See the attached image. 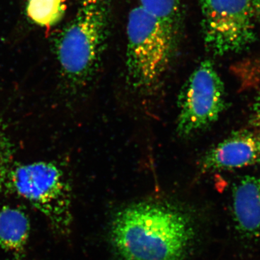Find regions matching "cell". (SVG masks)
Wrapping results in <instances>:
<instances>
[{
	"mask_svg": "<svg viewBox=\"0 0 260 260\" xmlns=\"http://www.w3.org/2000/svg\"><path fill=\"white\" fill-rule=\"evenodd\" d=\"M194 236L189 218L160 202L126 207L116 214L111 227L113 247L123 260H181Z\"/></svg>",
	"mask_w": 260,
	"mask_h": 260,
	"instance_id": "1",
	"label": "cell"
},
{
	"mask_svg": "<svg viewBox=\"0 0 260 260\" xmlns=\"http://www.w3.org/2000/svg\"><path fill=\"white\" fill-rule=\"evenodd\" d=\"M107 0H82L74 18L56 39V58L64 79L81 88L93 80L109 34Z\"/></svg>",
	"mask_w": 260,
	"mask_h": 260,
	"instance_id": "2",
	"label": "cell"
},
{
	"mask_svg": "<svg viewBox=\"0 0 260 260\" xmlns=\"http://www.w3.org/2000/svg\"><path fill=\"white\" fill-rule=\"evenodd\" d=\"M126 35L128 81L139 93H154L172 64L178 35L140 5L129 13Z\"/></svg>",
	"mask_w": 260,
	"mask_h": 260,
	"instance_id": "3",
	"label": "cell"
},
{
	"mask_svg": "<svg viewBox=\"0 0 260 260\" xmlns=\"http://www.w3.org/2000/svg\"><path fill=\"white\" fill-rule=\"evenodd\" d=\"M12 191L42 214L53 231L65 234L73 221L71 189L64 172L51 162L15 168L10 176Z\"/></svg>",
	"mask_w": 260,
	"mask_h": 260,
	"instance_id": "4",
	"label": "cell"
},
{
	"mask_svg": "<svg viewBox=\"0 0 260 260\" xmlns=\"http://www.w3.org/2000/svg\"><path fill=\"white\" fill-rule=\"evenodd\" d=\"M205 47L213 55L243 52L254 42L251 0H200Z\"/></svg>",
	"mask_w": 260,
	"mask_h": 260,
	"instance_id": "5",
	"label": "cell"
},
{
	"mask_svg": "<svg viewBox=\"0 0 260 260\" xmlns=\"http://www.w3.org/2000/svg\"><path fill=\"white\" fill-rule=\"evenodd\" d=\"M177 132L182 138L206 129L225 108V87L210 60L200 63L181 87L178 97Z\"/></svg>",
	"mask_w": 260,
	"mask_h": 260,
	"instance_id": "6",
	"label": "cell"
},
{
	"mask_svg": "<svg viewBox=\"0 0 260 260\" xmlns=\"http://www.w3.org/2000/svg\"><path fill=\"white\" fill-rule=\"evenodd\" d=\"M258 162L257 138L249 131L234 133L208 150L202 159L205 172L228 171Z\"/></svg>",
	"mask_w": 260,
	"mask_h": 260,
	"instance_id": "7",
	"label": "cell"
},
{
	"mask_svg": "<svg viewBox=\"0 0 260 260\" xmlns=\"http://www.w3.org/2000/svg\"><path fill=\"white\" fill-rule=\"evenodd\" d=\"M233 213L241 232L249 236L260 234V176H246L234 186Z\"/></svg>",
	"mask_w": 260,
	"mask_h": 260,
	"instance_id": "8",
	"label": "cell"
},
{
	"mask_svg": "<svg viewBox=\"0 0 260 260\" xmlns=\"http://www.w3.org/2000/svg\"><path fill=\"white\" fill-rule=\"evenodd\" d=\"M30 234V219L23 210L9 205L0 209V249L19 256L25 250Z\"/></svg>",
	"mask_w": 260,
	"mask_h": 260,
	"instance_id": "9",
	"label": "cell"
},
{
	"mask_svg": "<svg viewBox=\"0 0 260 260\" xmlns=\"http://www.w3.org/2000/svg\"><path fill=\"white\" fill-rule=\"evenodd\" d=\"M68 2V0H27V17L38 26L50 28L64 17Z\"/></svg>",
	"mask_w": 260,
	"mask_h": 260,
	"instance_id": "10",
	"label": "cell"
},
{
	"mask_svg": "<svg viewBox=\"0 0 260 260\" xmlns=\"http://www.w3.org/2000/svg\"><path fill=\"white\" fill-rule=\"evenodd\" d=\"M139 5L168 29L179 35L181 20L179 0H140Z\"/></svg>",
	"mask_w": 260,
	"mask_h": 260,
	"instance_id": "11",
	"label": "cell"
},
{
	"mask_svg": "<svg viewBox=\"0 0 260 260\" xmlns=\"http://www.w3.org/2000/svg\"><path fill=\"white\" fill-rule=\"evenodd\" d=\"M250 121L252 125L260 126V98L256 101L253 106Z\"/></svg>",
	"mask_w": 260,
	"mask_h": 260,
	"instance_id": "12",
	"label": "cell"
},
{
	"mask_svg": "<svg viewBox=\"0 0 260 260\" xmlns=\"http://www.w3.org/2000/svg\"><path fill=\"white\" fill-rule=\"evenodd\" d=\"M4 166H3V158H2V154L0 152V189H1L3 180H4Z\"/></svg>",
	"mask_w": 260,
	"mask_h": 260,
	"instance_id": "13",
	"label": "cell"
},
{
	"mask_svg": "<svg viewBox=\"0 0 260 260\" xmlns=\"http://www.w3.org/2000/svg\"><path fill=\"white\" fill-rule=\"evenodd\" d=\"M255 14L260 15V0H251Z\"/></svg>",
	"mask_w": 260,
	"mask_h": 260,
	"instance_id": "14",
	"label": "cell"
},
{
	"mask_svg": "<svg viewBox=\"0 0 260 260\" xmlns=\"http://www.w3.org/2000/svg\"><path fill=\"white\" fill-rule=\"evenodd\" d=\"M257 145H258V162L260 164V135L257 138Z\"/></svg>",
	"mask_w": 260,
	"mask_h": 260,
	"instance_id": "15",
	"label": "cell"
},
{
	"mask_svg": "<svg viewBox=\"0 0 260 260\" xmlns=\"http://www.w3.org/2000/svg\"><path fill=\"white\" fill-rule=\"evenodd\" d=\"M10 260H26V259H23V258L21 257V256H15V257L13 258V259H12Z\"/></svg>",
	"mask_w": 260,
	"mask_h": 260,
	"instance_id": "16",
	"label": "cell"
}]
</instances>
